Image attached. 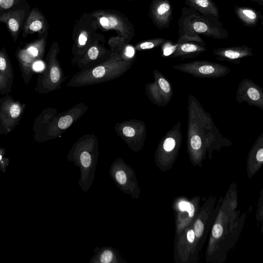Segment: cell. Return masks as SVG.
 Instances as JSON below:
<instances>
[{
    "mask_svg": "<svg viewBox=\"0 0 263 263\" xmlns=\"http://www.w3.org/2000/svg\"><path fill=\"white\" fill-rule=\"evenodd\" d=\"M13 4V0H0V5L5 9L10 8Z\"/></svg>",
    "mask_w": 263,
    "mask_h": 263,
    "instance_id": "cell-30",
    "label": "cell"
},
{
    "mask_svg": "<svg viewBox=\"0 0 263 263\" xmlns=\"http://www.w3.org/2000/svg\"><path fill=\"white\" fill-rule=\"evenodd\" d=\"M105 73V69L103 66H98L92 71V75L96 78L103 77Z\"/></svg>",
    "mask_w": 263,
    "mask_h": 263,
    "instance_id": "cell-23",
    "label": "cell"
},
{
    "mask_svg": "<svg viewBox=\"0 0 263 263\" xmlns=\"http://www.w3.org/2000/svg\"><path fill=\"white\" fill-rule=\"evenodd\" d=\"M195 233L193 230H189L187 233V239L188 241L190 242H193L195 238Z\"/></svg>",
    "mask_w": 263,
    "mask_h": 263,
    "instance_id": "cell-32",
    "label": "cell"
},
{
    "mask_svg": "<svg viewBox=\"0 0 263 263\" xmlns=\"http://www.w3.org/2000/svg\"><path fill=\"white\" fill-rule=\"evenodd\" d=\"M92 15L105 30H116L124 39L128 38L132 34L129 26L116 13L109 11L98 10L94 12Z\"/></svg>",
    "mask_w": 263,
    "mask_h": 263,
    "instance_id": "cell-7",
    "label": "cell"
},
{
    "mask_svg": "<svg viewBox=\"0 0 263 263\" xmlns=\"http://www.w3.org/2000/svg\"><path fill=\"white\" fill-rule=\"evenodd\" d=\"M26 104L9 95L0 98V135H6L20 123Z\"/></svg>",
    "mask_w": 263,
    "mask_h": 263,
    "instance_id": "cell-3",
    "label": "cell"
},
{
    "mask_svg": "<svg viewBox=\"0 0 263 263\" xmlns=\"http://www.w3.org/2000/svg\"><path fill=\"white\" fill-rule=\"evenodd\" d=\"M229 141L223 137L209 112L199 100L190 95L187 104V142L193 151H198L214 142Z\"/></svg>",
    "mask_w": 263,
    "mask_h": 263,
    "instance_id": "cell-1",
    "label": "cell"
},
{
    "mask_svg": "<svg viewBox=\"0 0 263 263\" xmlns=\"http://www.w3.org/2000/svg\"><path fill=\"white\" fill-rule=\"evenodd\" d=\"M179 208L182 211H186L190 217H192L194 213V207L192 204L186 201H182L179 203Z\"/></svg>",
    "mask_w": 263,
    "mask_h": 263,
    "instance_id": "cell-21",
    "label": "cell"
},
{
    "mask_svg": "<svg viewBox=\"0 0 263 263\" xmlns=\"http://www.w3.org/2000/svg\"><path fill=\"white\" fill-rule=\"evenodd\" d=\"M88 55L91 60H95L97 58L99 54V50L97 47L92 46L88 51Z\"/></svg>",
    "mask_w": 263,
    "mask_h": 263,
    "instance_id": "cell-26",
    "label": "cell"
},
{
    "mask_svg": "<svg viewBox=\"0 0 263 263\" xmlns=\"http://www.w3.org/2000/svg\"><path fill=\"white\" fill-rule=\"evenodd\" d=\"M9 26L13 31H16L18 29V24L14 18H10L9 21Z\"/></svg>",
    "mask_w": 263,
    "mask_h": 263,
    "instance_id": "cell-29",
    "label": "cell"
},
{
    "mask_svg": "<svg viewBox=\"0 0 263 263\" xmlns=\"http://www.w3.org/2000/svg\"><path fill=\"white\" fill-rule=\"evenodd\" d=\"M162 45V57L170 58L175 51L177 43L174 44L170 41L166 40Z\"/></svg>",
    "mask_w": 263,
    "mask_h": 263,
    "instance_id": "cell-15",
    "label": "cell"
},
{
    "mask_svg": "<svg viewBox=\"0 0 263 263\" xmlns=\"http://www.w3.org/2000/svg\"><path fill=\"white\" fill-rule=\"evenodd\" d=\"M72 122V118L70 116L67 115L60 118L58 122V126L62 129L68 127Z\"/></svg>",
    "mask_w": 263,
    "mask_h": 263,
    "instance_id": "cell-20",
    "label": "cell"
},
{
    "mask_svg": "<svg viewBox=\"0 0 263 263\" xmlns=\"http://www.w3.org/2000/svg\"><path fill=\"white\" fill-rule=\"evenodd\" d=\"M185 4L200 14L219 18V10L212 0H185Z\"/></svg>",
    "mask_w": 263,
    "mask_h": 263,
    "instance_id": "cell-11",
    "label": "cell"
},
{
    "mask_svg": "<svg viewBox=\"0 0 263 263\" xmlns=\"http://www.w3.org/2000/svg\"><path fill=\"white\" fill-rule=\"evenodd\" d=\"M165 41L163 38H155L141 43L138 48L142 50L150 49L162 45Z\"/></svg>",
    "mask_w": 263,
    "mask_h": 263,
    "instance_id": "cell-14",
    "label": "cell"
},
{
    "mask_svg": "<svg viewBox=\"0 0 263 263\" xmlns=\"http://www.w3.org/2000/svg\"><path fill=\"white\" fill-rule=\"evenodd\" d=\"M80 162L82 168H89L92 163V159L90 154L86 151L83 152L80 155Z\"/></svg>",
    "mask_w": 263,
    "mask_h": 263,
    "instance_id": "cell-19",
    "label": "cell"
},
{
    "mask_svg": "<svg viewBox=\"0 0 263 263\" xmlns=\"http://www.w3.org/2000/svg\"><path fill=\"white\" fill-rule=\"evenodd\" d=\"M235 12L237 17L245 25L254 26L259 19V13L252 8L246 7H235Z\"/></svg>",
    "mask_w": 263,
    "mask_h": 263,
    "instance_id": "cell-12",
    "label": "cell"
},
{
    "mask_svg": "<svg viewBox=\"0 0 263 263\" xmlns=\"http://www.w3.org/2000/svg\"><path fill=\"white\" fill-rule=\"evenodd\" d=\"M256 158L257 161L262 162L263 161V148L259 147L256 154Z\"/></svg>",
    "mask_w": 263,
    "mask_h": 263,
    "instance_id": "cell-31",
    "label": "cell"
},
{
    "mask_svg": "<svg viewBox=\"0 0 263 263\" xmlns=\"http://www.w3.org/2000/svg\"><path fill=\"white\" fill-rule=\"evenodd\" d=\"M42 28V23L40 21H35L33 22L30 26V29L34 31H37Z\"/></svg>",
    "mask_w": 263,
    "mask_h": 263,
    "instance_id": "cell-28",
    "label": "cell"
},
{
    "mask_svg": "<svg viewBox=\"0 0 263 263\" xmlns=\"http://www.w3.org/2000/svg\"><path fill=\"white\" fill-rule=\"evenodd\" d=\"M216 59L220 61H227L234 64H239L241 60L245 58L252 57V49L247 45L219 48L213 51Z\"/></svg>",
    "mask_w": 263,
    "mask_h": 263,
    "instance_id": "cell-9",
    "label": "cell"
},
{
    "mask_svg": "<svg viewBox=\"0 0 263 263\" xmlns=\"http://www.w3.org/2000/svg\"><path fill=\"white\" fill-rule=\"evenodd\" d=\"M0 171H1V169H0Z\"/></svg>",
    "mask_w": 263,
    "mask_h": 263,
    "instance_id": "cell-35",
    "label": "cell"
},
{
    "mask_svg": "<svg viewBox=\"0 0 263 263\" xmlns=\"http://www.w3.org/2000/svg\"><path fill=\"white\" fill-rule=\"evenodd\" d=\"M172 7L169 0H153L149 9L152 22L160 29L167 28L172 19Z\"/></svg>",
    "mask_w": 263,
    "mask_h": 263,
    "instance_id": "cell-8",
    "label": "cell"
},
{
    "mask_svg": "<svg viewBox=\"0 0 263 263\" xmlns=\"http://www.w3.org/2000/svg\"><path fill=\"white\" fill-rule=\"evenodd\" d=\"M87 32L85 30L81 31L78 38V42L80 46H84L85 45L87 41Z\"/></svg>",
    "mask_w": 263,
    "mask_h": 263,
    "instance_id": "cell-25",
    "label": "cell"
},
{
    "mask_svg": "<svg viewBox=\"0 0 263 263\" xmlns=\"http://www.w3.org/2000/svg\"><path fill=\"white\" fill-rule=\"evenodd\" d=\"M99 258L101 262H111L115 258V253L110 250H105L102 252Z\"/></svg>",
    "mask_w": 263,
    "mask_h": 263,
    "instance_id": "cell-18",
    "label": "cell"
},
{
    "mask_svg": "<svg viewBox=\"0 0 263 263\" xmlns=\"http://www.w3.org/2000/svg\"><path fill=\"white\" fill-rule=\"evenodd\" d=\"M6 153V149L0 147V169L2 173L6 172V168L10 164L9 159L5 156Z\"/></svg>",
    "mask_w": 263,
    "mask_h": 263,
    "instance_id": "cell-17",
    "label": "cell"
},
{
    "mask_svg": "<svg viewBox=\"0 0 263 263\" xmlns=\"http://www.w3.org/2000/svg\"><path fill=\"white\" fill-rule=\"evenodd\" d=\"M123 134L128 137H133L135 134V129L130 126H125L123 129Z\"/></svg>",
    "mask_w": 263,
    "mask_h": 263,
    "instance_id": "cell-27",
    "label": "cell"
},
{
    "mask_svg": "<svg viewBox=\"0 0 263 263\" xmlns=\"http://www.w3.org/2000/svg\"><path fill=\"white\" fill-rule=\"evenodd\" d=\"M178 23L179 37H198L201 34L221 40L228 36L218 18L203 15L190 8H182Z\"/></svg>",
    "mask_w": 263,
    "mask_h": 263,
    "instance_id": "cell-2",
    "label": "cell"
},
{
    "mask_svg": "<svg viewBox=\"0 0 263 263\" xmlns=\"http://www.w3.org/2000/svg\"><path fill=\"white\" fill-rule=\"evenodd\" d=\"M134 49L132 47H127L126 50V55L129 58L134 55Z\"/></svg>",
    "mask_w": 263,
    "mask_h": 263,
    "instance_id": "cell-33",
    "label": "cell"
},
{
    "mask_svg": "<svg viewBox=\"0 0 263 263\" xmlns=\"http://www.w3.org/2000/svg\"><path fill=\"white\" fill-rule=\"evenodd\" d=\"M155 76L161 92L164 103L165 105H166L170 102L173 96L172 85L169 80L159 71L156 70Z\"/></svg>",
    "mask_w": 263,
    "mask_h": 263,
    "instance_id": "cell-13",
    "label": "cell"
},
{
    "mask_svg": "<svg viewBox=\"0 0 263 263\" xmlns=\"http://www.w3.org/2000/svg\"><path fill=\"white\" fill-rule=\"evenodd\" d=\"M236 100L240 104L247 102L263 110V90L261 87L249 79H243L239 83Z\"/></svg>",
    "mask_w": 263,
    "mask_h": 263,
    "instance_id": "cell-5",
    "label": "cell"
},
{
    "mask_svg": "<svg viewBox=\"0 0 263 263\" xmlns=\"http://www.w3.org/2000/svg\"><path fill=\"white\" fill-rule=\"evenodd\" d=\"M14 82L13 67L4 52L0 53V94L7 95L12 91Z\"/></svg>",
    "mask_w": 263,
    "mask_h": 263,
    "instance_id": "cell-10",
    "label": "cell"
},
{
    "mask_svg": "<svg viewBox=\"0 0 263 263\" xmlns=\"http://www.w3.org/2000/svg\"><path fill=\"white\" fill-rule=\"evenodd\" d=\"M223 233V228L222 226L219 224H215L212 229V234L215 237H219Z\"/></svg>",
    "mask_w": 263,
    "mask_h": 263,
    "instance_id": "cell-24",
    "label": "cell"
},
{
    "mask_svg": "<svg viewBox=\"0 0 263 263\" xmlns=\"http://www.w3.org/2000/svg\"><path fill=\"white\" fill-rule=\"evenodd\" d=\"M173 68L195 78L214 79L226 76L231 71L225 65L208 60H196L179 64Z\"/></svg>",
    "mask_w": 263,
    "mask_h": 263,
    "instance_id": "cell-4",
    "label": "cell"
},
{
    "mask_svg": "<svg viewBox=\"0 0 263 263\" xmlns=\"http://www.w3.org/2000/svg\"><path fill=\"white\" fill-rule=\"evenodd\" d=\"M177 46L170 58H178L181 60L195 58L205 52V43L200 37H179Z\"/></svg>",
    "mask_w": 263,
    "mask_h": 263,
    "instance_id": "cell-6",
    "label": "cell"
},
{
    "mask_svg": "<svg viewBox=\"0 0 263 263\" xmlns=\"http://www.w3.org/2000/svg\"><path fill=\"white\" fill-rule=\"evenodd\" d=\"M251 1L257 2L261 6H262L263 5V0H251Z\"/></svg>",
    "mask_w": 263,
    "mask_h": 263,
    "instance_id": "cell-34",
    "label": "cell"
},
{
    "mask_svg": "<svg viewBox=\"0 0 263 263\" xmlns=\"http://www.w3.org/2000/svg\"><path fill=\"white\" fill-rule=\"evenodd\" d=\"M203 224L200 220H197L194 225V233L197 237H199L202 234L203 231Z\"/></svg>",
    "mask_w": 263,
    "mask_h": 263,
    "instance_id": "cell-22",
    "label": "cell"
},
{
    "mask_svg": "<svg viewBox=\"0 0 263 263\" xmlns=\"http://www.w3.org/2000/svg\"><path fill=\"white\" fill-rule=\"evenodd\" d=\"M128 175L125 171L122 169L118 170L115 174V178L117 182L119 185L125 186L128 181Z\"/></svg>",
    "mask_w": 263,
    "mask_h": 263,
    "instance_id": "cell-16",
    "label": "cell"
}]
</instances>
